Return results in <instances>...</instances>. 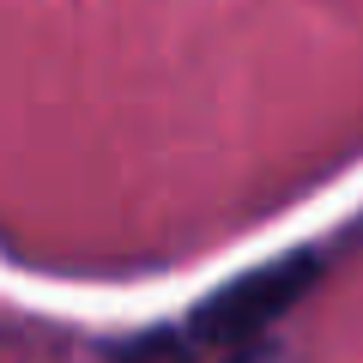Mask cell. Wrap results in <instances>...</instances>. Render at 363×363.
I'll return each mask as SVG.
<instances>
[{"label": "cell", "mask_w": 363, "mask_h": 363, "mask_svg": "<svg viewBox=\"0 0 363 363\" xmlns=\"http://www.w3.org/2000/svg\"><path fill=\"white\" fill-rule=\"evenodd\" d=\"M309 279H315L309 255L285 260V267H272V272H248L242 285H230L224 297H212L206 309H200L194 333L200 339H248V333H260L267 321H279V315L309 291Z\"/></svg>", "instance_id": "6da1fadb"}]
</instances>
